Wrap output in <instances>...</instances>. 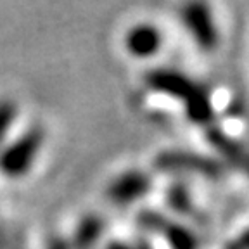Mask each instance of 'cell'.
Segmentation results:
<instances>
[{
	"label": "cell",
	"mask_w": 249,
	"mask_h": 249,
	"mask_svg": "<svg viewBox=\"0 0 249 249\" xmlns=\"http://www.w3.org/2000/svg\"><path fill=\"white\" fill-rule=\"evenodd\" d=\"M45 132L40 126H31L0 152V171L7 177L24 175L35 163L38 151L42 149Z\"/></svg>",
	"instance_id": "6da1fadb"
},
{
	"label": "cell",
	"mask_w": 249,
	"mask_h": 249,
	"mask_svg": "<svg viewBox=\"0 0 249 249\" xmlns=\"http://www.w3.org/2000/svg\"><path fill=\"white\" fill-rule=\"evenodd\" d=\"M156 168L166 173H197L218 178L223 175V164L208 156L189 151H163L156 156Z\"/></svg>",
	"instance_id": "7a4b0ae2"
},
{
	"label": "cell",
	"mask_w": 249,
	"mask_h": 249,
	"mask_svg": "<svg viewBox=\"0 0 249 249\" xmlns=\"http://www.w3.org/2000/svg\"><path fill=\"white\" fill-rule=\"evenodd\" d=\"M145 83H147L149 89L160 93H166V95L178 99V101H183V104L191 102L192 99L197 97L199 93L204 92V89L199 87L196 82H192L189 76L178 73V71L164 70V68L149 71L145 74Z\"/></svg>",
	"instance_id": "3957f363"
},
{
	"label": "cell",
	"mask_w": 249,
	"mask_h": 249,
	"mask_svg": "<svg viewBox=\"0 0 249 249\" xmlns=\"http://www.w3.org/2000/svg\"><path fill=\"white\" fill-rule=\"evenodd\" d=\"M182 19L199 47L211 51L218 43V31L213 16L204 4H187L182 9Z\"/></svg>",
	"instance_id": "277c9868"
},
{
	"label": "cell",
	"mask_w": 249,
	"mask_h": 249,
	"mask_svg": "<svg viewBox=\"0 0 249 249\" xmlns=\"http://www.w3.org/2000/svg\"><path fill=\"white\" fill-rule=\"evenodd\" d=\"M151 189V178L144 171L130 170L121 173L107 187V197L118 204H128L144 197Z\"/></svg>",
	"instance_id": "5b68a950"
},
{
	"label": "cell",
	"mask_w": 249,
	"mask_h": 249,
	"mask_svg": "<svg viewBox=\"0 0 249 249\" xmlns=\"http://www.w3.org/2000/svg\"><path fill=\"white\" fill-rule=\"evenodd\" d=\"M126 49L135 57H152L161 49L160 30L152 24H137L126 33Z\"/></svg>",
	"instance_id": "8992f818"
},
{
	"label": "cell",
	"mask_w": 249,
	"mask_h": 249,
	"mask_svg": "<svg viewBox=\"0 0 249 249\" xmlns=\"http://www.w3.org/2000/svg\"><path fill=\"white\" fill-rule=\"evenodd\" d=\"M104 233V220L101 216H87L76 227L73 241L70 242L71 249H92L101 241Z\"/></svg>",
	"instance_id": "52a82bcc"
},
{
	"label": "cell",
	"mask_w": 249,
	"mask_h": 249,
	"mask_svg": "<svg viewBox=\"0 0 249 249\" xmlns=\"http://www.w3.org/2000/svg\"><path fill=\"white\" fill-rule=\"evenodd\" d=\"M206 137H208V142H210L229 163L241 166L244 158L248 156V151L239 144L237 140H233L232 137H229L225 132H222V130H218V128H210Z\"/></svg>",
	"instance_id": "ba28073f"
},
{
	"label": "cell",
	"mask_w": 249,
	"mask_h": 249,
	"mask_svg": "<svg viewBox=\"0 0 249 249\" xmlns=\"http://www.w3.org/2000/svg\"><path fill=\"white\" fill-rule=\"evenodd\" d=\"M160 233L170 244L171 249H197V237L180 223L166 220L164 225L161 227Z\"/></svg>",
	"instance_id": "9c48e42d"
},
{
	"label": "cell",
	"mask_w": 249,
	"mask_h": 249,
	"mask_svg": "<svg viewBox=\"0 0 249 249\" xmlns=\"http://www.w3.org/2000/svg\"><path fill=\"white\" fill-rule=\"evenodd\" d=\"M185 113H187V116H189V120L194 121V123L210 124L214 113H213V106H211L208 93L202 92V93H199L196 99H192L191 102H187Z\"/></svg>",
	"instance_id": "30bf717a"
},
{
	"label": "cell",
	"mask_w": 249,
	"mask_h": 249,
	"mask_svg": "<svg viewBox=\"0 0 249 249\" xmlns=\"http://www.w3.org/2000/svg\"><path fill=\"white\" fill-rule=\"evenodd\" d=\"M168 204L175 211L182 214H194L196 210L192 206V201H191V194L187 191V187L182 185V183H175V185H171L168 189Z\"/></svg>",
	"instance_id": "8fae6325"
},
{
	"label": "cell",
	"mask_w": 249,
	"mask_h": 249,
	"mask_svg": "<svg viewBox=\"0 0 249 249\" xmlns=\"http://www.w3.org/2000/svg\"><path fill=\"white\" fill-rule=\"evenodd\" d=\"M18 118V106L9 99L0 101V145L4 144Z\"/></svg>",
	"instance_id": "7c38bea8"
},
{
	"label": "cell",
	"mask_w": 249,
	"mask_h": 249,
	"mask_svg": "<svg viewBox=\"0 0 249 249\" xmlns=\"http://www.w3.org/2000/svg\"><path fill=\"white\" fill-rule=\"evenodd\" d=\"M225 249H249V229L244 230L239 237L230 241L229 244L225 246Z\"/></svg>",
	"instance_id": "4fadbf2b"
},
{
	"label": "cell",
	"mask_w": 249,
	"mask_h": 249,
	"mask_svg": "<svg viewBox=\"0 0 249 249\" xmlns=\"http://www.w3.org/2000/svg\"><path fill=\"white\" fill-rule=\"evenodd\" d=\"M106 249H132V246L124 244V242H121V241H113L106 246Z\"/></svg>",
	"instance_id": "5bb4252c"
},
{
	"label": "cell",
	"mask_w": 249,
	"mask_h": 249,
	"mask_svg": "<svg viewBox=\"0 0 249 249\" xmlns=\"http://www.w3.org/2000/svg\"><path fill=\"white\" fill-rule=\"evenodd\" d=\"M132 249H154V248H152V246L149 244V241H145V239H139V241L132 246Z\"/></svg>",
	"instance_id": "9a60e30c"
},
{
	"label": "cell",
	"mask_w": 249,
	"mask_h": 249,
	"mask_svg": "<svg viewBox=\"0 0 249 249\" xmlns=\"http://www.w3.org/2000/svg\"><path fill=\"white\" fill-rule=\"evenodd\" d=\"M239 168H242V170H244L246 173L249 175V152H248V156L244 158V161H242V164H241Z\"/></svg>",
	"instance_id": "2e32d148"
},
{
	"label": "cell",
	"mask_w": 249,
	"mask_h": 249,
	"mask_svg": "<svg viewBox=\"0 0 249 249\" xmlns=\"http://www.w3.org/2000/svg\"><path fill=\"white\" fill-rule=\"evenodd\" d=\"M2 244H4V233L0 232V248H2Z\"/></svg>",
	"instance_id": "e0dca14e"
}]
</instances>
